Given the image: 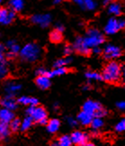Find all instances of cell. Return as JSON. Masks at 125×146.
Here are the masks:
<instances>
[{"label":"cell","instance_id":"cell-24","mask_svg":"<svg viewBox=\"0 0 125 146\" xmlns=\"http://www.w3.org/2000/svg\"><path fill=\"white\" fill-rule=\"evenodd\" d=\"M109 13L114 15H120L122 14V7L121 5L117 3H111L109 5Z\"/></svg>","mask_w":125,"mask_h":146},{"label":"cell","instance_id":"cell-8","mask_svg":"<svg viewBox=\"0 0 125 146\" xmlns=\"http://www.w3.org/2000/svg\"><path fill=\"white\" fill-rule=\"evenodd\" d=\"M121 54V49L117 46L112 45V44L107 45L104 50V57L106 60H112L114 58L120 57Z\"/></svg>","mask_w":125,"mask_h":146},{"label":"cell","instance_id":"cell-25","mask_svg":"<svg viewBox=\"0 0 125 146\" xmlns=\"http://www.w3.org/2000/svg\"><path fill=\"white\" fill-rule=\"evenodd\" d=\"M8 75V66L4 60H0V80L7 78Z\"/></svg>","mask_w":125,"mask_h":146},{"label":"cell","instance_id":"cell-30","mask_svg":"<svg viewBox=\"0 0 125 146\" xmlns=\"http://www.w3.org/2000/svg\"><path fill=\"white\" fill-rule=\"evenodd\" d=\"M72 144V141L70 135H63L61 136L59 140V145L60 146H70Z\"/></svg>","mask_w":125,"mask_h":146},{"label":"cell","instance_id":"cell-19","mask_svg":"<svg viewBox=\"0 0 125 146\" xmlns=\"http://www.w3.org/2000/svg\"><path fill=\"white\" fill-rule=\"evenodd\" d=\"M10 128L7 123L0 121V139H5L10 134Z\"/></svg>","mask_w":125,"mask_h":146},{"label":"cell","instance_id":"cell-37","mask_svg":"<svg viewBox=\"0 0 125 146\" xmlns=\"http://www.w3.org/2000/svg\"><path fill=\"white\" fill-rule=\"evenodd\" d=\"M5 54V47L2 43H0V60H4Z\"/></svg>","mask_w":125,"mask_h":146},{"label":"cell","instance_id":"cell-35","mask_svg":"<svg viewBox=\"0 0 125 146\" xmlns=\"http://www.w3.org/2000/svg\"><path fill=\"white\" fill-rule=\"evenodd\" d=\"M67 123L71 126V127H75L78 125V121H77L76 119H74L73 117H67Z\"/></svg>","mask_w":125,"mask_h":146},{"label":"cell","instance_id":"cell-17","mask_svg":"<svg viewBox=\"0 0 125 146\" xmlns=\"http://www.w3.org/2000/svg\"><path fill=\"white\" fill-rule=\"evenodd\" d=\"M17 102L24 106H38L39 104V101L37 98L26 96L19 98V99H17Z\"/></svg>","mask_w":125,"mask_h":146},{"label":"cell","instance_id":"cell-46","mask_svg":"<svg viewBox=\"0 0 125 146\" xmlns=\"http://www.w3.org/2000/svg\"><path fill=\"white\" fill-rule=\"evenodd\" d=\"M63 1H65V0H53V3H54V4H56V5H58V4L62 3Z\"/></svg>","mask_w":125,"mask_h":146},{"label":"cell","instance_id":"cell-31","mask_svg":"<svg viewBox=\"0 0 125 146\" xmlns=\"http://www.w3.org/2000/svg\"><path fill=\"white\" fill-rule=\"evenodd\" d=\"M71 61L70 58H62V59H59L58 60L55 61L54 63V67H62V66H66L67 64H69Z\"/></svg>","mask_w":125,"mask_h":146},{"label":"cell","instance_id":"cell-22","mask_svg":"<svg viewBox=\"0 0 125 146\" xmlns=\"http://www.w3.org/2000/svg\"><path fill=\"white\" fill-rule=\"evenodd\" d=\"M7 48L9 50L10 52H12L15 55L17 54L20 52V49H21V47L15 41H11V40L7 42Z\"/></svg>","mask_w":125,"mask_h":146},{"label":"cell","instance_id":"cell-12","mask_svg":"<svg viewBox=\"0 0 125 146\" xmlns=\"http://www.w3.org/2000/svg\"><path fill=\"white\" fill-rule=\"evenodd\" d=\"M1 104L4 108H7L12 111L17 108V101L15 99L13 94H7V96L2 100Z\"/></svg>","mask_w":125,"mask_h":146},{"label":"cell","instance_id":"cell-18","mask_svg":"<svg viewBox=\"0 0 125 146\" xmlns=\"http://www.w3.org/2000/svg\"><path fill=\"white\" fill-rule=\"evenodd\" d=\"M60 126V122L59 119H52L47 123V130L52 133H55L56 132H58Z\"/></svg>","mask_w":125,"mask_h":146},{"label":"cell","instance_id":"cell-39","mask_svg":"<svg viewBox=\"0 0 125 146\" xmlns=\"http://www.w3.org/2000/svg\"><path fill=\"white\" fill-rule=\"evenodd\" d=\"M117 108H118L119 109L125 110V101H122V102L117 103Z\"/></svg>","mask_w":125,"mask_h":146},{"label":"cell","instance_id":"cell-10","mask_svg":"<svg viewBox=\"0 0 125 146\" xmlns=\"http://www.w3.org/2000/svg\"><path fill=\"white\" fill-rule=\"evenodd\" d=\"M120 29L118 20L116 18H111L107 22L106 25L104 26V32L106 35H114Z\"/></svg>","mask_w":125,"mask_h":146},{"label":"cell","instance_id":"cell-3","mask_svg":"<svg viewBox=\"0 0 125 146\" xmlns=\"http://www.w3.org/2000/svg\"><path fill=\"white\" fill-rule=\"evenodd\" d=\"M85 44L88 48H94L101 45L104 42V37L102 33L95 28H91L87 33V36L83 38Z\"/></svg>","mask_w":125,"mask_h":146},{"label":"cell","instance_id":"cell-32","mask_svg":"<svg viewBox=\"0 0 125 146\" xmlns=\"http://www.w3.org/2000/svg\"><path fill=\"white\" fill-rule=\"evenodd\" d=\"M84 7L88 10H94L96 7L95 0H84Z\"/></svg>","mask_w":125,"mask_h":146},{"label":"cell","instance_id":"cell-38","mask_svg":"<svg viewBox=\"0 0 125 146\" xmlns=\"http://www.w3.org/2000/svg\"><path fill=\"white\" fill-rule=\"evenodd\" d=\"M47 71H48V70H46L45 69L41 68V69H38V70L36 71V73H37V75H45V76H46Z\"/></svg>","mask_w":125,"mask_h":146},{"label":"cell","instance_id":"cell-47","mask_svg":"<svg viewBox=\"0 0 125 146\" xmlns=\"http://www.w3.org/2000/svg\"><path fill=\"white\" fill-rule=\"evenodd\" d=\"M83 88H84V90H88V89H90V87L89 86H85Z\"/></svg>","mask_w":125,"mask_h":146},{"label":"cell","instance_id":"cell-49","mask_svg":"<svg viewBox=\"0 0 125 146\" xmlns=\"http://www.w3.org/2000/svg\"><path fill=\"white\" fill-rule=\"evenodd\" d=\"M2 1H3V0H0V3H1V2H2Z\"/></svg>","mask_w":125,"mask_h":146},{"label":"cell","instance_id":"cell-33","mask_svg":"<svg viewBox=\"0 0 125 146\" xmlns=\"http://www.w3.org/2000/svg\"><path fill=\"white\" fill-rule=\"evenodd\" d=\"M115 130H116V132H119V133H122V132L125 131V118L122 119L117 123L115 126Z\"/></svg>","mask_w":125,"mask_h":146},{"label":"cell","instance_id":"cell-11","mask_svg":"<svg viewBox=\"0 0 125 146\" xmlns=\"http://www.w3.org/2000/svg\"><path fill=\"white\" fill-rule=\"evenodd\" d=\"M101 108H102V106L100 103L95 102V101H93V100H87V102L83 105L82 110L85 112H87V113L91 114L94 116L95 111H97Z\"/></svg>","mask_w":125,"mask_h":146},{"label":"cell","instance_id":"cell-26","mask_svg":"<svg viewBox=\"0 0 125 146\" xmlns=\"http://www.w3.org/2000/svg\"><path fill=\"white\" fill-rule=\"evenodd\" d=\"M10 7L14 11L19 12V11L24 8V1L22 0H11Z\"/></svg>","mask_w":125,"mask_h":146},{"label":"cell","instance_id":"cell-5","mask_svg":"<svg viewBox=\"0 0 125 146\" xmlns=\"http://www.w3.org/2000/svg\"><path fill=\"white\" fill-rule=\"evenodd\" d=\"M33 24H36L42 28L48 27L52 23V15L49 14L43 15H34L31 18Z\"/></svg>","mask_w":125,"mask_h":146},{"label":"cell","instance_id":"cell-42","mask_svg":"<svg viewBox=\"0 0 125 146\" xmlns=\"http://www.w3.org/2000/svg\"><path fill=\"white\" fill-rule=\"evenodd\" d=\"M73 1L75 2L77 5H78L79 7H84V0H73Z\"/></svg>","mask_w":125,"mask_h":146},{"label":"cell","instance_id":"cell-1","mask_svg":"<svg viewBox=\"0 0 125 146\" xmlns=\"http://www.w3.org/2000/svg\"><path fill=\"white\" fill-rule=\"evenodd\" d=\"M20 57L27 62L36 61L42 54V49L36 43H27L20 49Z\"/></svg>","mask_w":125,"mask_h":146},{"label":"cell","instance_id":"cell-21","mask_svg":"<svg viewBox=\"0 0 125 146\" xmlns=\"http://www.w3.org/2000/svg\"><path fill=\"white\" fill-rule=\"evenodd\" d=\"M5 89L8 94H13L15 95L17 91H19L21 89V85L18 83L15 82H8L7 84V87H5Z\"/></svg>","mask_w":125,"mask_h":146},{"label":"cell","instance_id":"cell-29","mask_svg":"<svg viewBox=\"0 0 125 146\" xmlns=\"http://www.w3.org/2000/svg\"><path fill=\"white\" fill-rule=\"evenodd\" d=\"M86 78H88L90 80H102L103 78L102 75H100L99 73L95 72V71H88L86 73Z\"/></svg>","mask_w":125,"mask_h":146},{"label":"cell","instance_id":"cell-7","mask_svg":"<svg viewBox=\"0 0 125 146\" xmlns=\"http://www.w3.org/2000/svg\"><path fill=\"white\" fill-rule=\"evenodd\" d=\"M15 14L14 10H9L7 8L0 9V24L9 25L14 21Z\"/></svg>","mask_w":125,"mask_h":146},{"label":"cell","instance_id":"cell-34","mask_svg":"<svg viewBox=\"0 0 125 146\" xmlns=\"http://www.w3.org/2000/svg\"><path fill=\"white\" fill-rule=\"evenodd\" d=\"M107 115V111L105 109H104L103 108H99L97 111H95V113L94 114V116L95 117H100V118H102V117H104Z\"/></svg>","mask_w":125,"mask_h":146},{"label":"cell","instance_id":"cell-6","mask_svg":"<svg viewBox=\"0 0 125 146\" xmlns=\"http://www.w3.org/2000/svg\"><path fill=\"white\" fill-rule=\"evenodd\" d=\"M72 143L76 145H87L88 143V135L81 131H75L70 135Z\"/></svg>","mask_w":125,"mask_h":146},{"label":"cell","instance_id":"cell-44","mask_svg":"<svg viewBox=\"0 0 125 146\" xmlns=\"http://www.w3.org/2000/svg\"><path fill=\"white\" fill-rule=\"evenodd\" d=\"M5 55H7V59H12V58H14L15 57V56H16V55H15V54H13L12 52H8L7 54H5Z\"/></svg>","mask_w":125,"mask_h":146},{"label":"cell","instance_id":"cell-4","mask_svg":"<svg viewBox=\"0 0 125 146\" xmlns=\"http://www.w3.org/2000/svg\"><path fill=\"white\" fill-rule=\"evenodd\" d=\"M26 113L32 117L34 122H37L41 125H47V112L42 106H29V108L26 109Z\"/></svg>","mask_w":125,"mask_h":146},{"label":"cell","instance_id":"cell-15","mask_svg":"<svg viewBox=\"0 0 125 146\" xmlns=\"http://www.w3.org/2000/svg\"><path fill=\"white\" fill-rule=\"evenodd\" d=\"M15 117L14 113L12 110L7 109V108H3L0 110V121L5 122L9 123V122Z\"/></svg>","mask_w":125,"mask_h":146},{"label":"cell","instance_id":"cell-16","mask_svg":"<svg viewBox=\"0 0 125 146\" xmlns=\"http://www.w3.org/2000/svg\"><path fill=\"white\" fill-rule=\"evenodd\" d=\"M67 72V69L66 68L65 66H62V67H55V69L52 70H48L46 73V76L50 78H53L54 76H62L66 74Z\"/></svg>","mask_w":125,"mask_h":146},{"label":"cell","instance_id":"cell-23","mask_svg":"<svg viewBox=\"0 0 125 146\" xmlns=\"http://www.w3.org/2000/svg\"><path fill=\"white\" fill-rule=\"evenodd\" d=\"M32 122H33L32 118L31 116L28 115L27 117H25V118H24V120H22V121L21 122L20 130H21V131H22V132L27 131L28 129H29V128L32 126Z\"/></svg>","mask_w":125,"mask_h":146},{"label":"cell","instance_id":"cell-2","mask_svg":"<svg viewBox=\"0 0 125 146\" xmlns=\"http://www.w3.org/2000/svg\"><path fill=\"white\" fill-rule=\"evenodd\" d=\"M122 76V67L117 61H110L103 70L102 78L107 82H117Z\"/></svg>","mask_w":125,"mask_h":146},{"label":"cell","instance_id":"cell-9","mask_svg":"<svg viewBox=\"0 0 125 146\" xmlns=\"http://www.w3.org/2000/svg\"><path fill=\"white\" fill-rule=\"evenodd\" d=\"M73 50H75L76 52H77L78 53H80L82 55H89L91 52L90 48H88L86 44H85L83 37H77L76 39V41L74 42V45H73Z\"/></svg>","mask_w":125,"mask_h":146},{"label":"cell","instance_id":"cell-43","mask_svg":"<svg viewBox=\"0 0 125 146\" xmlns=\"http://www.w3.org/2000/svg\"><path fill=\"white\" fill-rule=\"evenodd\" d=\"M56 29L58 30V31H60V32H63V30H64V26L62 25H60V24H59V25H57Z\"/></svg>","mask_w":125,"mask_h":146},{"label":"cell","instance_id":"cell-41","mask_svg":"<svg viewBox=\"0 0 125 146\" xmlns=\"http://www.w3.org/2000/svg\"><path fill=\"white\" fill-rule=\"evenodd\" d=\"M118 23H119V26H120V29H123L125 28V21L122 19L118 20Z\"/></svg>","mask_w":125,"mask_h":146},{"label":"cell","instance_id":"cell-28","mask_svg":"<svg viewBox=\"0 0 125 146\" xmlns=\"http://www.w3.org/2000/svg\"><path fill=\"white\" fill-rule=\"evenodd\" d=\"M8 125H9V128H10L11 131L16 132V131H18L20 129L21 121L18 118H15V117H14V118L9 122Z\"/></svg>","mask_w":125,"mask_h":146},{"label":"cell","instance_id":"cell-13","mask_svg":"<svg viewBox=\"0 0 125 146\" xmlns=\"http://www.w3.org/2000/svg\"><path fill=\"white\" fill-rule=\"evenodd\" d=\"M93 117L94 116L91 114L82 110L77 115V121H78V123H80L82 125L87 126V125H90L91 121H92Z\"/></svg>","mask_w":125,"mask_h":146},{"label":"cell","instance_id":"cell-27","mask_svg":"<svg viewBox=\"0 0 125 146\" xmlns=\"http://www.w3.org/2000/svg\"><path fill=\"white\" fill-rule=\"evenodd\" d=\"M90 125L92 126V128L94 129V130H98V129H100L102 126L104 125V122H103V120H102V118H100V117L94 116L92 121H91Z\"/></svg>","mask_w":125,"mask_h":146},{"label":"cell","instance_id":"cell-20","mask_svg":"<svg viewBox=\"0 0 125 146\" xmlns=\"http://www.w3.org/2000/svg\"><path fill=\"white\" fill-rule=\"evenodd\" d=\"M50 41L54 43H59L63 40V35H62V32H60L57 29L53 30L50 35Z\"/></svg>","mask_w":125,"mask_h":146},{"label":"cell","instance_id":"cell-14","mask_svg":"<svg viewBox=\"0 0 125 146\" xmlns=\"http://www.w3.org/2000/svg\"><path fill=\"white\" fill-rule=\"evenodd\" d=\"M35 82L36 85L42 89H47L50 87V78L45 75H38Z\"/></svg>","mask_w":125,"mask_h":146},{"label":"cell","instance_id":"cell-36","mask_svg":"<svg viewBox=\"0 0 125 146\" xmlns=\"http://www.w3.org/2000/svg\"><path fill=\"white\" fill-rule=\"evenodd\" d=\"M73 52V47L71 46H69V45H67L65 48H64V50H63V53L66 55V56H69Z\"/></svg>","mask_w":125,"mask_h":146},{"label":"cell","instance_id":"cell-48","mask_svg":"<svg viewBox=\"0 0 125 146\" xmlns=\"http://www.w3.org/2000/svg\"><path fill=\"white\" fill-rule=\"evenodd\" d=\"M122 74H123V78H124V80H125V69H124V70L122 72Z\"/></svg>","mask_w":125,"mask_h":146},{"label":"cell","instance_id":"cell-45","mask_svg":"<svg viewBox=\"0 0 125 146\" xmlns=\"http://www.w3.org/2000/svg\"><path fill=\"white\" fill-rule=\"evenodd\" d=\"M112 2V0H104V5H109Z\"/></svg>","mask_w":125,"mask_h":146},{"label":"cell","instance_id":"cell-40","mask_svg":"<svg viewBox=\"0 0 125 146\" xmlns=\"http://www.w3.org/2000/svg\"><path fill=\"white\" fill-rule=\"evenodd\" d=\"M93 50H92V52H94V53H95V54H98V53H101L102 52V50L99 48V46H96V47H94V48H92Z\"/></svg>","mask_w":125,"mask_h":146}]
</instances>
